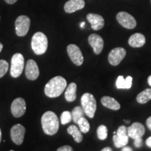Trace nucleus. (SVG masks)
<instances>
[{
  "label": "nucleus",
  "instance_id": "obj_1",
  "mask_svg": "<svg viewBox=\"0 0 151 151\" xmlns=\"http://www.w3.org/2000/svg\"><path fill=\"white\" fill-rule=\"evenodd\" d=\"M67 81L63 77H54L47 83L45 86L44 92L47 97L50 98H55L61 95L67 88Z\"/></svg>",
  "mask_w": 151,
  "mask_h": 151
},
{
  "label": "nucleus",
  "instance_id": "obj_2",
  "mask_svg": "<svg viewBox=\"0 0 151 151\" xmlns=\"http://www.w3.org/2000/svg\"><path fill=\"white\" fill-rule=\"evenodd\" d=\"M41 125L45 134L52 136L55 134L59 129L60 121L55 113L48 111L41 117Z\"/></svg>",
  "mask_w": 151,
  "mask_h": 151
},
{
  "label": "nucleus",
  "instance_id": "obj_3",
  "mask_svg": "<svg viewBox=\"0 0 151 151\" xmlns=\"http://www.w3.org/2000/svg\"><path fill=\"white\" fill-rule=\"evenodd\" d=\"M48 38L43 32H38L33 35L31 46L34 52L37 55H42L48 48Z\"/></svg>",
  "mask_w": 151,
  "mask_h": 151
},
{
  "label": "nucleus",
  "instance_id": "obj_4",
  "mask_svg": "<svg viewBox=\"0 0 151 151\" xmlns=\"http://www.w3.org/2000/svg\"><path fill=\"white\" fill-rule=\"evenodd\" d=\"M81 105L86 116L93 118L97 110V101L93 94L86 92L81 97Z\"/></svg>",
  "mask_w": 151,
  "mask_h": 151
},
{
  "label": "nucleus",
  "instance_id": "obj_5",
  "mask_svg": "<svg viewBox=\"0 0 151 151\" xmlns=\"http://www.w3.org/2000/svg\"><path fill=\"white\" fill-rule=\"evenodd\" d=\"M24 67V57L21 53L14 54L11 59V76L14 78H18L22 74Z\"/></svg>",
  "mask_w": 151,
  "mask_h": 151
},
{
  "label": "nucleus",
  "instance_id": "obj_6",
  "mask_svg": "<svg viewBox=\"0 0 151 151\" xmlns=\"http://www.w3.org/2000/svg\"><path fill=\"white\" fill-rule=\"evenodd\" d=\"M16 32L18 37H24L29 31L30 27V19L26 16L18 17L15 22Z\"/></svg>",
  "mask_w": 151,
  "mask_h": 151
},
{
  "label": "nucleus",
  "instance_id": "obj_7",
  "mask_svg": "<svg viewBox=\"0 0 151 151\" xmlns=\"http://www.w3.org/2000/svg\"><path fill=\"white\" fill-rule=\"evenodd\" d=\"M116 19L120 25L126 29H134L137 26V21L132 15L124 11L119 12L116 16Z\"/></svg>",
  "mask_w": 151,
  "mask_h": 151
},
{
  "label": "nucleus",
  "instance_id": "obj_8",
  "mask_svg": "<svg viewBox=\"0 0 151 151\" xmlns=\"http://www.w3.org/2000/svg\"><path fill=\"white\" fill-rule=\"evenodd\" d=\"M67 50L69 58L74 65L77 66L83 65L84 61L83 55L78 46L75 44H69L67 46Z\"/></svg>",
  "mask_w": 151,
  "mask_h": 151
},
{
  "label": "nucleus",
  "instance_id": "obj_9",
  "mask_svg": "<svg viewBox=\"0 0 151 151\" xmlns=\"http://www.w3.org/2000/svg\"><path fill=\"white\" fill-rule=\"evenodd\" d=\"M126 53L127 52H126L125 49L121 48V47L113 48L109 52L108 56L109 63L113 66L118 65L126 56Z\"/></svg>",
  "mask_w": 151,
  "mask_h": 151
},
{
  "label": "nucleus",
  "instance_id": "obj_10",
  "mask_svg": "<svg viewBox=\"0 0 151 151\" xmlns=\"http://www.w3.org/2000/svg\"><path fill=\"white\" fill-rule=\"evenodd\" d=\"M11 111L13 116L16 118L23 116L26 111V102L23 98L18 97L15 99L11 104Z\"/></svg>",
  "mask_w": 151,
  "mask_h": 151
},
{
  "label": "nucleus",
  "instance_id": "obj_11",
  "mask_svg": "<svg viewBox=\"0 0 151 151\" xmlns=\"http://www.w3.org/2000/svg\"><path fill=\"white\" fill-rule=\"evenodd\" d=\"M25 128L20 124H16L11 129V137L16 145H21L24 141Z\"/></svg>",
  "mask_w": 151,
  "mask_h": 151
},
{
  "label": "nucleus",
  "instance_id": "obj_12",
  "mask_svg": "<svg viewBox=\"0 0 151 151\" xmlns=\"http://www.w3.org/2000/svg\"><path fill=\"white\" fill-rule=\"evenodd\" d=\"M25 75L27 79L35 81L39 76V69L37 62L34 60H29L25 66Z\"/></svg>",
  "mask_w": 151,
  "mask_h": 151
},
{
  "label": "nucleus",
  "instance_id": "obj_13",
  "mask_svg": "<svg viewBox=\"0 0 151 151\" xmlns=\"http://www.w3.org/2000/svg\"><path fill=\"white\" fill-rule=\"evenodd\" d=\"M88 42L93 48L94 53L96 55L101 53L104 45L102 37L96 34H92L88 37Z\"/></svg>",
  "mask_w": 151,
  "mask_h": 151
},
{
  "label": "nucleus",
  "instance_id": "obj_14",
  "mask_svg": "<svg viewBox=\"0 0 151 151\" xmlns=\"http://www.w3.org/2000/svg\"><path fill=\"white\" fill-rule=\"evenodd\" d=\"M145 127L140 122H134L127 128V134L129 137L134 139L138 137H142L144 135Z\"/></svg>",
  "mask_w": 151,
  "mask_h": 151
},
{
  "label": "nucleus",
  "instance_id": "obj_15",
  "mask_svg": "<svg viewBox=\"0 0 151 151\" xmlns=\"http://www.w3.org/2000/svg\"><path fill=\"white\" fill-rule=\"evenodd\" d=\"M88 21L91 24L92 29L99 30L104 26V19L101 16L96 14H88L86 16Z\"/></svg>",
  "mask_w": 151,
  "mask_h": 151
},
{
  "label": "nucleus",
  "instance_id": "obj_16",
  "mask_svg": "<svg viewBox=\"0 0 151 151\" xmlns=\"http://www.w3.org/2000/svg\"><path fill=\"white\" fill-rule=\"evenodd\" d=\"M84 0H69L65 3L64 9L67 14H72L75 11L81 10L85 7Z\"/></svg>",
  "mask_w": 151,
  "mask_h": 151
},
{
  "label": "nucleus",
  "instance_id": "obj_17",
  "mask_svg": "<svg viewBox=\"0 0 151 151\" xmlns=\"http://www.w3.org/2000/svg\"><path fill=\"white\" fill-rule=\"evenodd\" d=\"M146 43V37L141 33H135L129 37L128 43L132 48H140L144 46Z\"/></svg>",
  "mask_w": 151,
  "mask_h": 151
},
{
  "label": "nucleus",
  "instance_id": "obj_18",
  "mask_svg": "<svg viewBox=\"0 0 151 151\" xmlns=\"http://www.w3.org/2000/svg\"><path fill=\"white\" fill-rule=\"evenodd\" d=\"M101 102L104 106L111 109V110L118 111L120 109V105L118 101L114 98L109 97V96H104L101 98Z\"/></svg>",
  "mask_w": 151,
  "mask_h": 151
},
{
  "label": "nucleus",
  "instance_id": "obj_19",
  "mask_svg": "<svg viewBox=\"0 0 151 151\" xmlns=\"http://www.w3.org/2000/svg\"><path fill=\"white\" fill-rule=\"evenodd\" d=\"M77 85L75 83H71L68 86L65 91V99L68 102H72L76 99Z\"/></svg>",
  "mask_w": 151,
  "mask_h": 151
},
{
  "label": "nucleus",
  "instance_id": "obj_20",
  "mask_svg": "<svg viewBox=\"0 0 151 151\" xmlns=\"http://www.w3.org/2000/svg\"><path fill=\"white\" fill-rule=\"evenodd\" d=\"M67 132L69 134L72 136L74 141L76 143H81L83 141L82 132H81L80 129H78L76 126L70 125L67 128Z\"/></svg>",
  "mask_w": 151,
  "mask_h": 151
},
{
  "label": "nucleus",
  "instance_id": "obj_21",
  "mask_svg": "<svg viewBox=\"0 0 151 151\" xmlns=\"http://www.w3.org/2000/svg\"><path fill=\"white\" fill-rule=\"evenodd\" d=\"M150 100H151V89L150 88H147L140 92L137 97V101L141 104H144Z\"/></svg>",
  "mask_w": 151,
  "mask_h": 151
},
{
  "label": "nucleus",
  "instance_id": "obj_22",
  "mask_svg": "<svg viewBox=\"0 0 151 151\" xmlns=\"http://www.w3.org/2000/svg\"><path fill=\"white\" fill-rule=\"evenodd\" d=\"M113 142L114 145L116 148H122V147L125 146L127 144L128 141H129V137H118L116 134L113 136Z\"/></svg>",
  "mask_w": 151,
  "mask_h": 151
},
{
  "label": "nucleus",
  "instance_id": "obj_23",
  "mask_svg": "<svg viewBox=\"0 0 151 151\" xmlns=\"http://www.w3.org/2000/svg\"><path fill=\"white\" fill-rule=\"evenodd\" d=\"M86 114L84 112L83 109L81 106H76L71 111V115H72V120L75 123H78V120L83 117H84V115Z\"/></svg>",
  "mask_w": 151,
  "mask_h": 151
},
{
  "label": "nucleus",
  "instance_id": "obj_24",
  "mask_svg": "<svg viewBox=\"0 0 151 151\" xmlns=\"http://www.w3.org/2000/svg\"><path fill=\"white\" fill-rule=\"evenodd\" d=\"M77 124H78L79 129H80L81 132H82V133L86 134L87 132L90 131V123L88 122V120H87L86 118H85L84 117H83V118L79 119L78 123Z\"/></svg>",
  "mask_w": 151,
  "mask_h": 151
},
{
  "label": "nucleus",
  "instance_id": "obj_25",
  "mask_svg": "<svg viewBox=\"0 0 151 151\" xmlns=\"http://www.w3.org/2000/svg\"><path fill=\"white\" fill-rule=\"evenodd\" d=\"M97 134L100 140H105L108 137V129H107L106 126L104 125V124L99 126L97 130Z\"/></svg>",
  "mask_w": 151,
  "mask_h": 151
},
{
  "label": "nucleus",
  "instance_id": "obj_26",
  "mask_svg": "<svg viewBox=\"0 0 151 151\" xmlns=\"http://www.w3.org/2000/svg\"><path fill=\"white\" fill-rule=\"evenodd\" d=\"M60 120L62 124H67L72 120V115L71 113L68 111H65L62 112L60 116Z\"/></svg>",
  "mask_w": 151,
  "mask_h": 151
},
{
  "label": "nucleus",
  "instance_id": "obj_27",
  "mask_svg": "<svg viewBox=\"0 0 151 151\" xmlns=\"http://www.w3.org/2000/svg\"><path fill=\"white\" fill-rule=\"evenodd\" d=\"M9 69V63L4 60H0V78L5 76Z\"/></svg>",
  "mask_w": 151,
  "mask_h": 151
},
{
  "label": "nucleus",
  "instance_id": "obj_28",
  "mask_svg": "<svg viewBox=\"0 0 151 151\" xmlns=\"http://www.w3.org/2000/svg\"><path fill=\"white\" fill-rule=\"evenodd\" d=\"M116 135L118 137H127V128L124 125H121L119 127L118 129V131L116 132ZM129 137V136H128Z\"/></svg>",
  "mask_w": 151,
  "mask_h": 151
},
{
  "label": "nucleus",
  "instance_id": "obj_29",
  "mask_svg": "<svg viewBox=\"0 0 151 151\" xmlns=\"http://www.w3.org/2000/svg\"><path fill=\"white\" fill-rule=\"evenodd\" d=\"M124 78L122 76H119L116 81V87L118 89H124Z\"/></svg>",
  "mask_w": 151,
  "mask_h": 151
},
{
  "label": "nucleus",
  "instance_id": "obj_30",
  "mask_svg": "<svg viewBox=\"0 0 151 151\" xmlns=\"http://www.w3.org/2000/svg\"><path fill=\"white\" fill-rule=\"evenodd\" d=\"M132 80H133V78H132V76H129L124 79V89H129V88H131L132 86Z\"/></svg>",
  "mask_w": 151,
  "mask_h": 151
},
{
  "label": "nucleus",
  "instance_id": "obj_31",
  "mask_svg": "<svg viewBox=\"0 0 151 151\" xmlns=\"http://www.w3.org/2000/svg\"><path fill=\"white\" fill-rule=\"evenodd\" d=\"M143 144V139L141 137H138L134 139V146L137 148H140L142 146Z\"/></svg>",
  "mask_w": 151,
  "mask_h": 151
},
{
  "label": "nucleus",
  "instance_id": "obj_32",
  "mask_svg": "<svg viewBox=\"0 0 151 151\" xmlns=\"http://www.w3.org/2000/svg\"><path fill=\"white\" fill-rule=\"evenodd\" d=\"M58 151H72L73 148L70 146H64L58 148Z\"/></svg>",
  "mask_w": 151,
  "mask_h": 151
},
{
  "label": "nucleus",
  "instance_id": "obj_33",
  "mask_svg": "<svg viewBox=\"0 0 151 151\" xmlns=\"http://www.w3.org/2000/svg\"><path fill=\"white\" fill-rule=\"evenodd\" d=\"M146 124H147V127H148V129L151 130V116L149 117V118L147 119Z\"/></svg>",
  "mask_w": 151,
  "mask_h": 151
},
{
  "label": "nucleus",
  "instance_id": "obj_34",
  "mask_svg": "<svg viewBox=\"0 0 151 151\" xmlns=\"http://www.w3.org/2000/svg\"><path fill=\"white\" fill-rule=\"evenodd\" d=\"M146 144L147 146L151 148V137H148V139H146Z\"/></svg>",
  "mask_w": 151,
  "mask_h": 151
},
{
  "label": "nucleus",
  "instance_id": "obj_35",
  "mask_svg": "<svg viewBox=\"0 0 151 151\" xmlns=\"http://www.w3.org/2000/svg\"><path fill=\"white\" fill-rule=\"evenodd\" d=\"M18 0H5V1L9 4H14Z\"/></svg>",
  "mask_w": 151,
  "mask_h": 151
},
{
  "label": "nucleus",
  "instance_id": "obj_36",
  "mask_svg": "<svg viewBox=\"0 0 151 151\" xmlns=\"http://www.w3.org/2000/svg\"><path fill=\"white\" fill-rule=\"evenodd\" d=\"M133 150H132V148H130V147H122V151H132Z\"/></svg>",
  "mask_w": 151,
  "mask_h": 151
},
{
  "label": "nucleus",
  "instance_id": "obj_37",
  "mask_svg": "<svg viewBox=\"0 0 151 151\" xmlns=\"http://www.w3.org/2000/svg\"><path fill=\"white\" fill-rule=\"evenodd\" d=\"M101 151H113V149L110 147H106V148H103Z\"/></svg>",
  "mask_w": 151,
  "mask_h": 151
},
{
  "label": "nucleus",
  "instance_id": "obj_38",
  "mask_svg": "<svg viewBox=\"0 0 151 151\" xmlns=\"http://www.w3.org/2000/svg\"><path fill=\"white\" fill-rule=\"evenodd\" d=\"M148 83L149 86H151V75L149 76V77L148 78Z\"/></svg>",
  "mask_w": 151,
  "mask_h": 151
},
{
  "label": "nucleus",
  "instance_id": "obj_39",
  "mask_svg": "<svg viewBox=\"0 0 151 151\" xmlns=\"http://www.w3.org/2000/svg\"><path fill=\"white\" fill-rule=\"evenodd\" d=\"M2 49H3V44L1 43H0V52H1Z\"/></svg>",
  "mask_w": 151,
  "mask_h": 151
},
{
  "label": "nucleus",
  "instance_id": "obj_40",
  "mask_svg": "<svg viewBox=\"0 0 151 151\" xmlns=\"http://www.w3.org/2000/svg\"><path fill=\"white\" fill-rule=\"evenodd\" d=\"M84 25H85V22H81V27H83Z\"/></svg>",
  "mask_w": 151,
  "mask_h": 151
},
{
  "label": "nucleus",
  "instance_id": "obj_41",
  "mask_svg": "<svg viewBox=\"0 0 151 151\" xmlns=\"http://www.w3.org/2000/svg\"><path fill=\"white\" fill-rule=\"evenodd\" d=\"M1 129H0V143H1Z\"/></svg>",
  "mask_w": 151,
  "mask_h": 151
},
{
  "label": "nucleus",
  "instance_id": "obj_42",
  "mask_svg": "<svg viewBox=\"0 0 151 151\" xmlns=\"http://www.w3.org/2000/svg\"><path fill=\"white\" fill-rule=\"evenodd\" d=\"M150 1H151V0H150Z\"/></svg>",
  "mask_w": 151,
  "mask_h": 151
}]
</instances>
